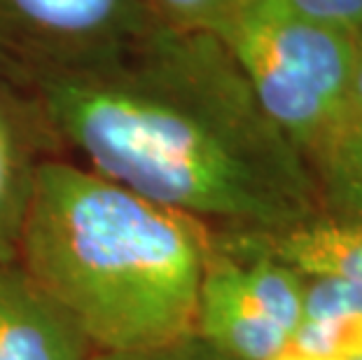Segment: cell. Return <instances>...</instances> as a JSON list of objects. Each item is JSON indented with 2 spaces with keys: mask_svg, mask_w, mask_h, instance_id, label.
Wrapping results in <instances>:
<instances>
[{
  "mask_svg": "<svg viewBox=\"0 0 362 360\" xmlns=\"http://www.w3.org/2000/svg\"><path fill=\"white\" fill-rule=\"evenodd\" d=\"M17 91L73 162L215 229L276 234L322 213L306 159L211 33L159 24Z\"/></svg>",
  "mask_w": 362,
  "mask_h": 360,
  "instance_id": "cell-1",
  "label": "cell"
},
{
  "mask_svg": "<svg viewBox=\"0 0 362 360\" xmlns=\"http://www.w3.org/2000/svg\"><path fill=\"white\" fill-rule=\"evenodd\" d=\"M213 229L49 155L37 166L17 260L94 351L138 349L194 332Z\"/></svg>",
  "mask_w": 362,
  "mask_h": 360,
  "instance_id": "cell-2",
  "label": "cell"
},
{
  "mask_svg": "<svg viewBox=\"0 0 362 360\" xmlns=\"http://www.w3.org/2000/svg\"><path fill=\"white\" fill-rule=\"evenodd\" d=\"M218 37L259 108L309 164L349 110L353 35L313 24L281 0H257Z\"/></svg>",
  "mask_w": 362,
  "mask_h": 360,
  "instance_id": "cell-3",
  "label": "cell"
},
{
  "mask_svg": "<svg viewBox=\"0 0 362 360\" xmlns=\"http://www.w3.org/2000/svg\"><path fill=\"white\" fill-rule=\"evenodd\" d=\"M304 277L264 246L259 232L213 229L197 295L194 332L238 360H276L290 347Z\"/></svg>",
  "mask_w": 362,
  "mask_h": 360,
  "instance_id": "cell-4",
  "label": "cell"
},
{
  "mask_svg": "<svg viewBox=\"0 0 362 360\" xmlns=\"http://www.w3.org/2000/svg\"><path fill=\"white\" fill-rule=\"evenodd\" d=\"M157 26L148 0H0V80L94 64Z\"/></svg>",
  "mask_w": 362,
  "mask_h": 360,
  "instance_id": "cell-5",
  "label": "cell"
},
{
  "mask_svg": "<svg viewBox=\"0 0 362 360\" xmlns=\"http://www.w3.org/2000/svg\"><path fill=\"white\" fill-rule=\"evenodd\" d=\"M94 347L75 320L14 262H0V360H87Z\"/></svg>",
  "mask_w": 362,
  "mask_h": 360,
  "instance_id": "cell-6",
  "label": "cell"
},
{
  "mask_svg": "<svg viewBox=\"0 0 362 360\" xmlns=\"http://www.w3.org/2000/svg\"><path fill=\"white\" fill-rule=\"evenodd\" d=\"M35 112L17 89L0 80V262L19 257L37 166L49 145Z\"/></svg>",
  "mask_w": 362,
  "mask_h": 360,
  "instance_id": "cell-7",
  "label": "cell"
},
{
  "mask_svg": "<svg viewBox=\"0 0 362 360\" xmlns=\"http://www.w3.org/2000/svg\"><path fill=\"white\" fill-rule=\"evenodd\" d=\"M264 246L297 274L329 277L362 288V225L325 213L276 234H259Z\"/></svg>",
  "mask_w": 362,
  "mask_h": 360,
  "instance_id": "cell-8",
  "label": "cell"
},
{
  "mask_svg": "<svg viewBox=\"0 0 362 360\" xmlns=\"http://www.w3.org/2000/svg\"><path fill=\"white\" fill-rule=\"evenodd\" d=\"M318 356H362V288L329 277H304L302 320L290 347Z\"/></svg>",
  "mask_w": 362,
  "mask_h": 360,
  "instance_id": "cell-9",
  "label": "cell"
},
{
  "mask_svg": "<svg viewBox=\"0 0 362 360\" xmlns=\"http://www.w3.org/2000/svg\"><path fill=\"white\" fill-rule=\"evenodd\" d=\"M320 209L362 225V124L344 120L309 157Z\"/></svg>",
  "mask_w": 362,
  "mask_h": 360,
  "instance_id": "cell-10",
  "label": "cell"
},
{
  "mask_svg": "<svg viewBox=\"0 0 362 360\" xmlns=\"http://www.w3.org/2000/svg\"><path fill=\"white\" fill-rule=\"evenodd\" d=\"M257 0H148L159 24L218 37Z\"/></svg>",
  "mask_w": 362,
  "mask_h": 360,
  "instance_id": "cell-11",
  "label": "cell"
},
{
  "mask_svg": "<svg viewBox=\"0 0 362 360\" xmlns=\"http://www.w3.org/2000/svg\"><path fill=\"white\" fill-rule=\"evenodd\" d=\"M87 360H238L213 347L202 335L189 332L175 339L122 351H94Z\"/></svg>",
  "mask_w": 362,
  "mask_h": 360,
  "instance_id": "cell-12",
  "label": "cell"
},
{
  "mask_svg": "<svg viewBox=\"0 0 362 360\" xmlns=\"http://www.w3.org/2000/svg\"><path fill=\"white\" fill-rule=\"evenodd\" d=\"M299 17L318 26L356 35L362 28V0H281Z\"/></svg>",
  "mask_w": 362,
  "mask_h": 360,
  "instance_id": "cell-13",
  "label": "cell"
},
{
  "mask_svg": "<svg viewBox=\"0 0 362 360\" xmlns=\"http://www.w3.org/2000/svg\"><path fill=\"white\" fill-rule=\"evenodd\" d=\"M362 124V28L353 35V64H351V84H349V110L346 117Z\"/></svg>",
  "mask_w": 362,
  "mask_h": 360,
  "instance_id": "cell-14",
  "label": "cell"
},
{
  "mask_svg": "<svg viewBox=\"0 0 362 360\" xmlns=\"http://www.w3.org/2000/svg\"><path fill=\"white\" fill-rule=\"evenodd\" d=\"M276 360H362V356H318V354H302L295 349H285Z\"/></svg>",
  "mask_w": 362,
  "mask_h": 360,
  "instance_id": "cell-15",
  "label": "cell"
}]
</instances>
